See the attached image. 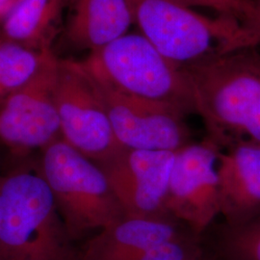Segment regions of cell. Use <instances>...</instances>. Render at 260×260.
Returning <instances> with one entry per match:
<instances>
[{"instance_id":"2","label":"cell","mask_w":260,"mask_h":260,"mask_svg":"<svg viewBox=\"0 0 260 260\" xmlns=\"http://www.w3.org/2000/svg\"><path fill=\"white\" fill-rule=\"evenodd\" d=\"M41 173L0 181V260H78V251Z\"/></svg>"},{"instance_id":"4","label":"cell","mask_w":260,"mask_h":260,"mask_svg":"<svg viewBox=\"0 0 260 260\" xmlns=\"http://www.w3.org/2000/svg\"><path fill=\"white\" fill-rule=\"evenodd\" d=\"M81 63L94 78L121 93L165 105L185 117L197 113L185 70L168 60L141 33L123 35L90 52Z\"/></svg>"},{"instance_id":"22","label":"cell","mask_w":260,"mask_h":260,"mask_svg":"<svg viewBox=\"0 0 260 260\" xmlns=\"http://www.w3.org/2000/svg\"><path fill=\"white\" fill-rule=\"evenodd\" d=\"M240 1L246 2V3H254V1H253V0H240Z\"/></svg>"},{"instance_id":"12","label":"cell","mask_w":260,"mask_h":260,"mask_svg":"<svg viewBox=\"0 0 260 260\" xmlns=\"http://www.w3.org/2000/svg\"><path fill=\"white\" fill-rule=\"evenodd\" d=\"M188 233L192 232L177 220L125 217L86 242L78 260L119 259Z\"/></svg>"},{"instance_id":"19","label":"cell","mask_w":260,"mask_h":260,"mask_svg":"<svg viewBox=\"0 0 260 260\" xmlns=\"http://www.w3.org/2000/svg\"><path fill=\"white\" fill-rule=\"evenodd\" d=\"M19 0H0V19H4Z\"/></svg>"},{"instance_id":"6","label":"cell","mask_w":260,"mask_h":260,"mask_svg":"<svg viewBox=\"0 0 260 260\" xmlns=\"http://www.w3.org/2000/svg\"><path fill=\"white\" fill-rule=\"evenodd\" d=\"M55 103L62 139L102 165L120 154L103 96L81 62L59 59Z\"/></svg>"},{"instance_id":"24","label":"cell","mask_w":260,"mask_h":260,"mask_svg":"<svg viewBox=\"0 0 260 260\" xmlns=\"http://www.w3.org/2000/svg\"><path fill=\"white\" fill-rule=\"evenodd\" d=\"M2 20H3V19H0V23H1V21H2Z\"/></svg>"},{"instance_id":"3","label":"cell","mask_w":260,"mask_h":260,"mask_svg":"<svg viewBox=\"0 0 260 260\" xmlns=\"http://www.w3.org/2000/svg\"><path fill=\"white\" fill-rule=\"evenodd\" d=\"M140 33L181 68L251 47L260 36L236 19L209 18L171 0H126Z\"/></svg>"},{"instance_id":"7","label":"cell","mask_w":260,"mask_h":260,"mask_svg":"<svg viewBox=\"0 0 260 260\" xmlns=\"http://www.w3.org/2000/svg\"><path fill=\"white\" fill-rule=\"evenodd\" d=\"M221 151L206 137L175 152L166 209L198 237H202L220 215L218 161Z\"/></svg>"},{"instance_id":"18","label":"cell","mask_w":260,"mask_h":260,"mask_svg":"<svg viewBox=\"0 0 260 260\" xmlns=\"http://www.w3.org/2000/svg\"><path fill=\"white\" fill-rule=\"evenodd\" d=\"M188 8L203 7L215 11L218 16L236 19L260 36V14L254 3L240 0H171Z\"/></svg>"},{"instance_id":"1","label":"cell","mask_w":260,"mask_h":260,"mask_svg":"<svg viewBox=\"0 0 260 260\" xmlns=\"http://www.w3.org/2000/svg\"><path fill=\"white\" fill-rule=\"evenodd\" d=\"M183 69L208 139L222 150L260 143V43Z\"/></svg>"},{"instance_id":"5","label":"cell","mask_w":260,"mask_h":260,"mask_svg":"<svg viewBox=\"0 0 260 260\" xmlns=\"http://www.w3.org/2000/svg\"><path fill=\"white\" fill-rule=\"evenodd\" d=\"M40 173L72 241L125 218L103 169L62 138L45 148Z\"/></svg>"},{"instance_id":"16","label":"cell","mask_w":260,"mask_h":260,"mask_svg":"<svg viewBox=\"0 0 260 260\" xmlns=\"http://www.w3.org/2000/svg\"><path fill=\"white\" fill-rule=\"evenodd\" d=\"M220 260H260V215L249 222L220 228L216 238Z\"/></svg>"},{"instance_id":"17","label":"cell","mask_w":260,"mask_h":260,"mask_svg":"<svg viewBox=\"0 0 260 260\" xmlns=\"http://www.w3.org/2000/svg\"><path fill=\"white\" fill-rule=\"evenodd\" d=\"M205 253L202 237L188 233L182 237L115 260H196L204 256Z\"/></svg>"},{"instance_id":"9","label":"cell","mask_w":260,"mask_h":260,"mask_svg":"<svg viewBox=\"0 0 260 260\" xmlns=\"http://www.w3.org/2000/svg\"><path fill=\"white\" fill-rule=\"evenodd\" d=\"M92 77L103 96L115 137L123 149L176 152L192 143L181 113L121 93Z\"/></svg>"},{"instance_id":"14","label":"cell","mask_w":260,"mask_h":260,"mask_svg":"<svg viewBox=\"0 0 260 260\" xmlns=\"http://www.w3.org/2000/svg\"><path fill=\"white\" fill-rule=\"evenodd\" d=\"M73 0H19L0 23L7 41L35 49L50 48L51 40Z\"/></svg>"},{"instance_id":"21","label":"cell","mask_w":260,"mask_h":260,"mask_svg":"<svg viewBox=\"0 0 260 260\" xmlns=\"http://www.w3.org/2000/svg\"><path fill=\"white\" fill-rule=\"evenodd\" d=\"M253 1H254V4H255V6H256V8L258 10L260 14V0H253Z\"/></svg>"},{"instance_id":"20","label":"cell","mask_w":260,"mask_h":260,"mask_svg":"<svg viewBox=\"0 0 260 260\" xmlns=\"http://www.w3.org/2000/svg\"><path fill=\"white\" fill-rule=\"evenodd\" d=\"M196 260H220V258L217 256H215V257H213V256H210L207 252L205 253V255L204 256H202V257H200V258H198V259Z\"/></svg>"},{"instance_id":"15","label":"cell","mask_w":260,"mask_h":260,"mask_svg":"<svg viewBox=\"0 0 260 260\" xmlns=\"http://www.w3.org/2000/svg\"><path fill=\"white\" fill-rule=\"evenodd\" d=\"M51 52L0 40V103L26 83Z\"/></svg>"},{"instance_id":"13","label":"cell","mask_w":260,"mask_h":260,"mask_svg":"<svg viewBox=\"0 0 260 260\" xmlns=\"http://www.w3.org/2000/svg\"><path fill=\"white\" fill-rule=\"evenodd\" d=\"M132 24L126 0H73L66 39L76 49L92 52L127 34Z\"/></svg>"},{"instance_id":"11","label":"cell","mask_w":260,"mask_h":260,"mask_svg":"<svg viewBox=\"0 0 260 260\" xmlns=\"http://www.w3.org/2000/svg\"><path fill=\"white\" fill-rule=\"evenodd\" d=\"M220 215L237 225L260 215V143L244 141L222 150L218 161Z\"/></svg>"},{"instance_id":"10","label":"cell","mask_w":260,"mask_h":260,"mask_svg":"<svg viewBox=\"0 0 260 260\" xmlns=\"http://www.w3.org/2000/svg\"><path fill=\"white\" fill-rule=\"evenodd\" d=\"M174 151L123 149L99 165L118 198L125 217L173 219L166 209Z\"/></svg>"},{"instance_id":"23","label":"cell","mask_w":260,"mask_h":260,"mask_svg":"<svg viewBox=\"0 0 260 260\" xmlns=\"http://www.w3.org/2000/svg\"><path fill=\"white\" fill-rule=\"evenodd\" d=\"M3 39V36H2V34H1V31H0V40H2Z\"/></svg>"},{"instance_id":"25","label":"cell","mask_w":260,"mask_h":260,"mask_svg":"<svg viewBox=\"0 0 260 260\" xmlns=\"http://www.w3.org/2000/svg\"><path fill=\"white\" fill-rule=\"evenodd\" d=\"M1 178H2V177H0V181H1Z\"/></svg>"},{"instance_id":"8","label":"cell","mask_w":260,"mask_h":260,"mask_svg":"<svg viewBox=\"0 0 260 260\" xmlns=\"http://www.w3.org/2000/svg\"><path fill=\"white\" fill-rule=\"evenodd\" d=\"M58 64L51 52L26 83L0 103V139L6 144L46 148L61 135L55 103Z\"/></svg>"}]
</instances>
